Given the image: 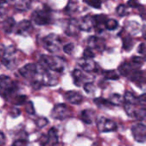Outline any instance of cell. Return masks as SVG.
I'll use <instances>...</instances> for the list:
<instances>
[{
    "label": "cell",
    "mask_w": 146,
    "mask_h": 146,
    "mask_svg": "<svg viewBox=\"0 0 146 146\" xmlns=\"http://www.w3.org/2000/svg\"><path fill=\"white\" fill-rule=\"evenodd\" d=\"M16 50L14 46L9 45L5 48L2 53V63L8 69H14L16 67Z\"/></svg>",
    "instance_id": "277c9868"
},
{
    "label": "cell",
    "mask_w": 146,
    "mask_h": 146,
    "mask_svg": "<svg viewBox=\"0 0 146 146\" xmlns=\"http://www.w3.org/2000/svg\"><path fill=\"white\" fill-rule=\"evenodd\" d=\"M88 44L92 48H95V49L99 50H103L104 49V46H105L104 41L102 38H97L95 36H92L89 38Z\"/></svg>",
    "instance_id": "9a60e30c"
},
{
    "label": "cell",
    "mask_w": 146,
    "mask_h": 146,
    "mask_svg": "<svg viewBox=\"0 0 146 146\" xmlns=\"http://www.w3.org/2000/svg\"><path fill=\"white\" fill-rule=\"evenodd\" d=\"M109 101L112 104V105H121L124 102V98H122L121 95L114 93L110 96Z\"/></svg>",
    "instance_id": "44dd1931"
},
{
    "label": "cell",
    "mask_w": 146,
    "mask_h": 146,
    "mask_svg": "<svg viewBox=\"0 0 146 146\" xmlns=\"http://www.w3.org/2000/svg\"><path fill=\"white\" fill-rule=\"evenodd\" d=\"M84 2L89 6L95 8V9H100L101 4H102L101 0H84Z\"/></svg>",
    "instance_id": "f546056e"
},
{
    "label": "cell",
    "mask_w": 146,
    "mask_h": 146,
    "mask_svg": "<svg viewBox=\"0 0 146 146\" xmlns=\"http://www.w3.org/2000/svg\"><path fill=\"white\" fill-rule=\"evenodd\" d=\"M98 128L101 133H108V132H113L117 129L116 123L106 117H99L97 121Z\"/></svg>",
    "instance_id": "52a82bcc"
},
{
    "label": "cell",
    "mask_w": 146,
    "mask_h": 146,
    "mask_svg": "<svg viewBox=\"0 0 146 146\" xmlns=\"http://www.w3.org/2000/svg\"><path fill=\"white\" fill-rule=\"evenodd\" d=\"M73 77H74V82L76 86H80L81 85L82 82V77H83V74L80 70L79 69H74L73 71Z\"/></svg>",
    "instance_id": "484cf974"
},
{
    "label": "cell",
    "mask_w": 146,
    "mask_h": 146,
    "mask_svg": "<svg viewBox=\"0 0 146 146\" xmlns=\"http://www.w3.org/2000/svg\"><path fill=\"white\" fill-rule=\"evenodd\" d=\"M44 47L50 52H56L60 50L62 40L58 35L55 33H50L45 36L42 40Z\"/></svg>",
    "instance_id": "5b68a950"
},
{
    "label": "cell",
    "mask_w": 146,
    "mask_h": 146,
    "mask_svg": "<svg viewBox=\"0 0 146 146\" xmlns=\"http://www.w3.org/2000/svg\"><path fill=\"white\" fill-rule=\"evenodd\" d=\"M119 71L121 75L126 77H130L135 71H136V66H134L133 63H127L124 62L119 67Z\"/></svg>",
    "instance_id": "4fadbf2b"
},
{
    "label": "cell",
    "mask_w": 146,
    "mask_h": 146,
    "mask_svg": "<svg viewBox=\"0 0 146 146\" xmlns=\"http://www.w3.org/2000/svg\"><path fill=\"white\" fill-rule=\"evenodd\" d=\"M124 102L126 104H136L139 102V98H136L134 96L133 93L130 92H127L125 93L124 96Z\"/></svg>",
    "instance_id": "603a6c76"
},
{
    "label": "cell",
    "mask_w": 146,
    "mask_h": 146,
    "mask_svg": "<svg viewBox=\"0 0 146 146\" xmlns=\"http://www.w3.org/2000/svg\"><path fill=\"white\" fill-rule=\"evenodd\" d=\"M27 145V141L24 139H17L16 141H15L13 143V145L17 146V145Z\"/></svg>",
    "instance_id": "b9f144b4"
},
{
    "label": "cell",
    "mask_w": 146,
    "mask_h": 146,
    "mask_svg": "<svg viewBox=\"0 0 146 146\" xmlns=\"http://www.w3.org/2000/svg\"><path fill=\"white\" fill-rule=\"evenodd\" d=\"M8 2V0H1V3H2V5H3V3H7Z\"/></svg>",
    "instance_id": "bcb514c9"
},
{
    "label": "cell",
    "mask_w": 146,
    "mask_h": 146,
    "mask_svg": "<svg viewBox=\"0 0 146 146\" xmlns=\"http://www.w3.org/2000/svg\"><path fill=\"white\" fill-rule=\"evenodd\" d=\"M31 3H32L31 0H15L14 7L17 10L25 11L30 8Z\"/></svg>",
    "instance_id": "ac0fdd59"
},
{
    "label": "cell",
    "mask_w": 146,
    "mask_h": 146,
    "mask_svg": "<svg viewBox=\"0 0 146 146\" xmlns=\"http://www.w3.org/2000/svg\"><path fill=\"white\" fill-rule=\"evenodd\" d=\"M76 8H77L76 3H75V2H73L72 0H69L68 4V6H67V8H66V10H67L69 14H72V13H74V12L76 10Z\"/></svg>",
    "instance_id": "e575fe53"
},
{
    "label": "cell",
    "mask_w": 146,
    "mask_h": 146,
    "mask_svg": "<svg viewBox=\"0 0 146 146\" xmlns=\"http://www.w3.org/2000/svg\"><path fill=\"white\" fill-rule=\"evenodd\" d=\"M133 117L138 120H144L146 118V108H135Z\"/></svg>",
    "instance_id": "cb8c5ba5"
},
{
    "label": "cell",
    "mask_w": 146,
    "mask_h": 146,
    "mask_svg": "<svg viewBox=\"0 0 146 146\" xmlns=\"http://www.w3.org/2000/svg\"><path fill=\"white\" fill-rule=\"evenodd\" d=\"M15 25V20L12 17H9L6 20H4V21L3 22L2 28L5 33H11L14 30Z\"/></svg>",
    "instance_id": "e0dca14e"
},
{
    "label": "cell",
    "mask_w": 146,
    "mask_h": 146,
    "mask_svg": "<svg viewBox=\"0 0 146 146\" xmlns=\"http://www.w3.org/2000/svg\"><path fill=\"white\" fill-rule=\"evenodd\" d=\"M0 134H1V145H3L4 144V134H3V132H1Z\"/></svg>",
    "instance_id": "ee69618b"
},
{
    "label": "cell",
    "mask_w": 146,
    "mask_h": 146,
    "mask_svg": "<svg viewBox=\"0 0 146 146\" xmlns=\"http://www.w3.org/2000/svg\"><path fill=\"white\" fill-rule=\"evenodd\" d=\"M38 71H39V66L33 63H28L19 69L20 74L26 79L35 77L38 74Z\"/></svg>",
    "instance_id": "ba28073f"
},
{
    "label": "cell",
    "mask_w": 146,
    "mask_h": 146,
    "mask_svg": "<svg viewBox=\"0 0 146 146\" xmlns=\"http://www.w3.org/2000/svg\"><path fill=\"white\" fill-rule=\"evenodd\" d=\"M47 137H48V141L49 144L48 145H56L58 142V135H57V130L54 127L50 128L48 131L47 133Z\"/></svg>",
    "instance_id": "ffe728a7"
},
{
    "label": "cell",
    "mask_w": 146,
    "mask_h": 146,
    "mask_svg": "<svg viewBox=\"0 0 146 146\" xmlns=\"http://www.w3.org/2000/svg\"><path fill=\"white\" fill-rule=\"evenodd\" d=\"M74 49V44H72V43H68V44H65V45L63 46V51H64L66 54H68V55L72 54Z\"/></svg>",
    "instance_id": "74e56055"
},
{
    "label": "cell",
    "mask_w": 146,
    "mask_h": 146,
    "mask_svg": "<svg viewBox=\"0 0 146 146\" xmlns=\"http://www.w3.org/2000/svg\"><path fill=\"white\" fill-rule=\"evenodd\" d=\"M133 46V39L131 38V37L129 36H127L123 38V49L127 51L132 50Z\"/></svg>",
    "instance_id": "83f0119b"
},
{
    "label": "cell",
    "mask_w": 146,
    "mask_h": 146,
    "mask_svg": "<svg viewBox=\"0 0 146 146\" xmlns=\"http://www.w3.org/2000/svg\"><path fill=\"white\" fill-rule=\"evenodd\" d=\"M104 76L105 79L113 80H116L120 79V75L115 70H108V71L104 72Z\"/></svg>",
    "instance_id": "4316f807"
},
{
    "label": "cell",
    "mask_w": 146,
    "mask_h": 146,
    "mask_svg": "<svg viewBox=\"0 0 146 146\" xmlns=\"http://www.w3.org/2000/svg\"><path fill=\"white\" fill-rule=\"evenodd\" d=\"M32 19L35 24L39 26L50 24L51 21V15L50 9L47 7H44L34 10L32 14Z\"/></svg>",
    "instance_id": "3957f363"
},
{
    "label": "cell",
    "mask_w": 146,
    "mask_h": 146,
    "mask_svg": "<svg viewBox=\"0 0 146 146\" xmlns=\"http://www.w3.org/2000/svg\"><path fill=\"white\" fill-rule=\"evenodd\" d=\"M118 21L115 19H109L107 21H106V24H105V27L110 30V31H113L115 29H116L118 27Z\"/></svg>",
    "instance_id": "f1b7e54d"
},
{
    "label": "cell",
    "mask_w": 146,
    "mask_h": 146,
    "mask_svg": "<svg viewBox=\"0 0 146 146\" xmlns=\"http://www.w3.org/2000/svg\"><path fill=\"white\" fill-rule=\"evenodd\" d=\"M95 27H96V22L94 20V16H91V15H86L85 17H83L81 22L80 23V30L86 31V32L91 31Z\"/></svg>",
    "instance_id": "7c38bea8"
},
{
    "label": "cell",
    "mask_w": 146,
    "mask_h": 146,
    "mask_svg": "<svg viewBox=\"0 0 146 146\" xmlns=\"http://www.w3.org/2000/svg\"><path fill=\"white\" fill-rule=\"evenodd\" d=\"M94 20H95L97 27H105L106 21H108L106 15H94Z\"/></svg>",
    "instance_id": "7402d4cb"
},
{
    "label": "cell",
    "mask_w": 146,
    "mask_h": 146,
    "mask_svg": "<svg viewBox=\"0 0 146 146\" xmlns=\"http://www.w3.org/2000/svg\"><path fill=\"white\" fill-rule=\"evenodd\" d=\"M66 62L63 58L60 56H50L47 55H43L39 59V65L44 69L51 70L54 72L62 73L65 68Z\"/></svg>",
    "instance_id": "6da1fadb"
},
{
    "label": "cell",
    "mask_w": 146,
    "mask_h": 146,
    "mask_svg": "<svg viewBox=\"0 0 146 146\" xmlns=\"http://www.w3.org/2000/svg\"><path fill=\"white\" fill-rule=\"evenodd\" d=\"M26 111L27 114L29 115H34L35 114V110L33 107V104L31 101H29L27 104H26Z\"/></svg>",
    "instance_id": "f35d334b"
},
{
    "label": "cell",
    "mask_w": 146,
    "mask_h": 146,
    "mask_svg": "<svg viewBox=\"0 0 146 146\" xmlns=\"http://www.w3.org/2000/svg\"><path fill=\"white\" fill-rule=\"evenodd\" d=\"M32 29H33L32 23L27 20H23L18 23L15 33L16 34H19V35H27L30 33Z\"/></svg>",
    "instance_id": "30bf717a"
},
{
    "label": "cell",
    "mask_w": 146,
    "mask_h": 146,
    "mask_svg": "<svg viewBox=\"0 0 146 146\" xmlns=\"http://www.w3.org/2000/svg\"><path fill=\"white\" fill-rule=\"evenodd\" d=\"M145 61V57H143V56H133V59H132V63H133L134 66H136V67H137V66L139 67V66L142 65Z\"/></svg>",
    "instance_id": "4dcf8cb0"
},
{
    "label": "cell",
    "mask_w": 146,
    "mask_h": 146,
    "mask_svg": "<svg viewBox=\"0 0 146 146\" xmlns=\"http://www.w3.org/2000/svg\"><path fill=\"white\" fill-rule=\"evenodd\" d=\"M9 115H10V116H11V117H13V118H16V117H18V116L21 115V110H18L17 108H13V109L10 110Z\"/></svg>",
    "instance_id": "ab89813d"
},
{
    "label": "cell",
    "mask_w": 146,
    "mask_h": 146,
    "mask_svg": "<svg viewBox=\"0 0 146 146\" xmlns=\"http://www.w3.org/2000/svg\"><path fill=\"white\" fill-rule=\"evenodd\" d=\"M116 12L120 16H124L127 14V7L124 4H120L117 8H116Z\"/></svg>",
    "instance_id": "d6a6232c"
},
{
    "label": "cell",
    "mask_w": 146,
    "mask_h": 146,
    "mask_svg": "<svg viewBox=\"0 0 146 146\" xmlns=\"http://www.w3.org/2000/svg\"><path fill=\"white\" fill-rule=\"evenodd\" d=\"M71 115L70 109L63 104H56L52 111H51V117L56 120H65Z\"/></svg>",
    "instance_id": "8992f818"
},
{
    "label": "cell",
    "mask_w": 146,
    "mask_h": 146,
    "mask_svg": "<svg viewBox=\"0 0 146 146\" xmlns=\"http://www.w3.org/2000/svg\"><path fill=\"white\" fill-rule=\"evenodd\" d=\"M138 51H139V53H140V54H145L146 53L145 45L144 44H139V48H138Z\"/></svg>",
    "instance_id": "7bdbcfd3"
},
{
    "label": "cell",
    "mask_w": 146,
    "mask_h": 146,
    "mask_svg": "<svg viewBox=\"0 0 146 146\" xmlns=\"http://www.w3.org/2000/svg\"><path fill=\"white\" fill-rule=\"evenodd\" d=\"M142 32H143V36H144V38L146 39V25L143 27V31H142Z\"/></svg>",
    "instance_id": "f6af8a7d"
},
{
    "label": "cell",
    "mask_w": 146,
    "mask_h": 146,
    "mask_svg": "<svg viewBox=\"0 0 146 146\" xmlns=\"http://www.w3.org/2000/svg\"><path fill=\"white\" fill-rule=\"evenodd\" d=\"M64 98L72 104H80L83 101V96L80 92L74 91L67 92L64 94Z\"/></svg>",
    "instance_id": "8fae6325"
},
{
    "label": "cell",
    "mask_w": 146,
    "mask_h": 146,
    "mask_svg": "<svg viewBox=\"0 0 146 146\" xmlns=\"http://www.w3.org/2000/svg\"><path fill=\"white\" fill-rule=\"evenodd\" d=\"M94 103L99 107V108H109L110 105H112V104L109 101V99H105L103 98H98L94 99Z\"/></svg>",
    "instance_id": "d4e9b609"
},
{
    "label": "cell",
    "mask_w": 146,
    "mask_h": 146,
    "mask_svg": "<svg viewBox=\"0 0 146 146\" xmlns=\"http://www.w3.org/2000/svg\"><path fill=\"white\" fill-rule=\"evenodd\" d=\"M80 65L82 68V69L86 72L95 71L97 68V64L92 61H89V59H86V61H83Z\"/></svg>",
    "instance_id": "d6986e66"
},
{
    "label": "cell",
    "mask_w": 146,
    "mask_h": 146,
    "mask_svg": "<svg viewBox=\"0 0 146 146\" xmlns=\"http://www.w3.org/2000/svg\"><path fill=\"white\" fill-rule=\"evenodd\" d=\"M79 30H80V23H78L77 20L72 19L68 22V27L66 29V34H68L69 36H75L78 34Z\"/></svg>",
    "instance_id": "5bb4252c"
},
{
    "label": "cell",
    "mask_w": 146,
    "mask_h": 146,
    "mask_svg": "<svg viewBox=\"0 0 146 146\" xmlns=\"http://www.w3.org/2000/svg\"><path fill=\"white\" fill-rule=\"evenodd\" d=\"M0 87H1V96L5 99L9 100L17 90V85L6 75H1L0 77Z\"/></svg>",
    "instance_id": "7a4b0ae2"
},
{
    "label": "cell",
    "mask_w": 146,
    "mask_h": 146,
    "mask_svg": "<svg viewBox=\"0 0 146 146\" xmlns=\"http://www.w3.org/2000/svg\"><path fill=\"white\" fill-rule=\"evenodd\" d=\"M27 96L26 95H21V96H17L15 98L14 103L15 105H22L27 102Z\"/></svg>",
    "instance_id": "1f68e13d"
},
{
    "label": "cell",
    "mask_w": 146,
    "mask_h": 146,
    "mask_svg": "<svg viewBox=\"0 0 146 146\" xmlns=\"http://www.w3.org/2000/svg\"><path fill=\"white\" fill-rule=\"evenodd\" d=\"M95 118V113L92 110H85L81 112V121L86 124H92Z\"/></svg>",
    "instance_id": "2e32d148"
},
{
    "label": "cell",
    "mask_w": 146,
    "mask_h": 146,
    "mask_svg": "<svg viewBox=\"0 0 146 146\" xmlns=\"http://www.w3.org/2000/svg\"><path fill=\"white\" fill-rule=\"evenodd\" d=\"M127 6L131 7V8H138L139 7V3H138L137 0H128L127 2Z\"/></svg>",
    "instance_id": "60d3db41"
},
{
    "label": "cell",
    "mask_w": 146,
    "mask_h": 146,
    "mask_svg": "<svg viewBox=\"0 0 146 146\" xmlns=\"http://www.w3.org/2000/svg\"><path fill=\"white\" fill-rule=\"evenodd\" d=\"M83 56H84L85 59H92L95 56V54H94V52L91 49L87 48V49H86L84 50Z\"/></svg>",
    "instance_id": "8d00e7d4"
},
{
    "label": "cell",
    "mask_w": 146,
    "mask_h": 146,
    "mask_svg": "<svg viewBox=\"0 0 146 146\" xmlns=\"http://www.w3.org/2000/svg\"><path fill=\"white\" fill-rule=\"evenodd\" d=\"M49 123L48 120L44 117H41V118H38L37 121H36V125L38 128H42L44 127H45L47 124Z\"/></svg>",
    "instance_id": "836d02e7"
},
{
    "label": "cell",
    "mask_w": 146,
    "mask_h": 146,
    "mask_svg": "<svg viewBox=\"0 0 146 146\" xmlns=\"http://www.w3.org/2000/svg\"><path fill=\"white\" fill-rule=\"evenodd\" d=\"M84 89H85V91H86L87 93H93L94 91H95V89H96V87H95V86L93 85V83L88 82V83H86V84H85Z\"/></svg>",
    "instance_id": "d590c367"
},
{
    "label": "cell",
    "mask_w": 146,
    "mask_h": 146,
    "mask_svg": "<svg viewBox=\"0 0 146 146\" xmlns=\"http://www.w3.org/2000/svg\"><path fill=\"white\" fill-rule=\"evenodd\" d=\"M132 133L135 141L139 143L146 142V126L144 124H135L132 127Z\"/></svg>",
    "instance_id": "9c48e42d"
}]
</instances>
